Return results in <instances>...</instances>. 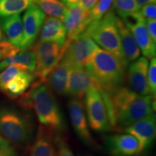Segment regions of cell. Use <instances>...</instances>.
Masks as SVG:
<instances>
[{
  "instance_id": "obj_1",
  "label": "cell",
  "mask_w": 156,
  "mask_h": 156,
  "mask_svg": "<svg viewBox=\"0 0 156 156\" xmlns=\"http://www.w3.org/2000/svg\"><path fill=\"white\" fill-rule=\"evenodd\" d=\"M108 95L112 106L111 124L122 132L155 110V97L139 95L128 87H121Z\"/></svg>"
},
{
  "instance_id": "obj_2",
  "label": "cell",
  "mask_w": 156,
  "mask_h": 156,
  "mask_svg": "<svg viewBox=\"0 0 156 156\" xmlns=\"http://www.w3.org/2000/svg\"><path fill=\"white\" fill-rule=\"evenodd\" d=\"M23 95L21 105L26 108L34 109L42 126L54 133L65 131L66 123L61 108L54 93L45 82H34L28 92Z\"/></svg>"
},
{
  "instance_id": "obj_3",
  "label": "cell",
  "mask_w": 156,
  "mask_h": 156,
  "mask_svg": "<svg viewBox=\"0 0 156 156\" xmlns=\"http://www.w3.org/2000/svg\"><path fill=\"white\" fill-rule=\"evenodd\" d=\"M85 67L97 85L108 94L122 87L126 80V66L113 54L100 48Z\"/></svg>"
},
{
  "instance_id": "obj_4",
  "label": "cell",
  "mask_w": 156,
  "mask_h": 156,
  "mask_svg": "<svg viewBox=\"0 0 156 156\" xmlns=\"http://www.w3.org/2000/svg\"><path fill=\"white\" fill-rule=\"evenodd\" d=\"M117 18L118 17L111 9L100 20L89 25L83 36L90 37L98 46L120 59L127 67L122 54Z\"/></svg>"
},
{
  "instance_id": "obj_5",
  "label": "cell",
  "mask_w": 156,
  "mask_h": 156,
  "mask_svg": "<svg viewBox=\"0 0 156 156\" xmlns=\"http://www.w3.org/2000/svg\"><path fill=\"white\" fill-rule=\"evenodd\" d=\"M34 124L28 115L10 107L0 108V135L11 144L23 145L30 141Z\"/></svg>"
},
{
  "instance_id": "obj_6",
  "label": "cell",
  "mask_w": 156,
  "mask_h": 156,
  "mask_svg": "<svg viewBox=\"0 0 156 156\" xmlns=\"http://www.w3.org/2000/svg\"><path fill=\"white\" fill-rule=\"evenodd\" d=\"M85 110L89 126L97 132L112 130L103 90L97 84L87 89L85 95Z\"/></svg>"
},
{
  "instance_id": "obj_7",
  "label": "cell",
  "mask_w": 156,
  "mask_h": 156,
  "mask_svg": "<svg viewBox=\"0 0 156 156\" xmlns=\"http://www.w3.org/2000/svg\"><path fill=\"white\" fill-rule=\"evenodd\" d=\"M34 46L33 51L36 60L34 73L39 81L45 82L48 74L61 60L65 44L61 46L54 42L38 41Z\"/></svg>"
},
{
  "instance_id": "obj_8",
  "label": "cell",
  "mask_w": 156,
  "mask_h": 156,
  "mask_svg": "<svg viewBox=\"0 0 156 156\" xmlns=\"http://www.w3.org/2000/svg\"><path fill=\"white\" fill-rule=\"evenodd\" d=\"M98 48L99 46L89 36L80 37L73 40L67 39L61 59L69 64L70 67H85Z\"/></svg>"
},
{
  "instance_id": "obj_9",
  "label": "cell",
  "mask_w": 156,
  "mask_h": 156,
  "mask_svg": "<svg viewBox=\"0 0 156 156\" xmlns=\"http://www.w3.org/2000/svg\"><path fill=\"white\" fill-rule=\"evenodd\" d=\"M70 120L80 140L90 147L96 148L98 145L90 132L83 101L72 98L68 103Z\"/></svg>"
},
{
  "instance_id": "obj_10",
  "label": "cell",
  "mask_w": 156,
  "mask_h": 156,
  "mask_svg": "<svg viewBox=\"0 0 156 156\" xmlns=\"http://www.w3.org/2000/svg\"><path fill=\"white\" fill-rule=\"evenodd\" d=\"M123 21L131 31L140 52L143 54L144 57L151 59L155 58L156 54L155 43L153 42L148 34L145 20L140 16L138 12L133 16L124 20Z\"/></svg>"
},
{
  "instance_id": "obj_11",
  "label": "cell",
  "mask_w": 156,
  "mask_h": 156,
  "mask_svg": "<svg viewBox=\"0 0 156 156\" xmlns=\"http://www.w3.org/2000/svg\"><path fill=\"white\" fill-rule=\"evenodd\" d=\"M46 15L34 4L23 15L22 21L23 26V38L20 48L27 50L34 46L38 38Z\"/></svg>"
},
{
  "instance_id": "obj_12",
  "label": "cell",
  "mask_w": 156,
  "mask_h": 156,
  "mask_svg": "<svg viewBox=\"0 0 156 156\" xmlns=\"http://www.w3.org/2000/svg\"><path fill=\"white\" fill-rule=\"evenodd\" d=\"M126 79L129 89L139 95H151L147 81L149 62L145 57H139L128 65Z\"/></svg>"
},
{
  "instance_id": "obj_13",
  "label": "cell",
  "mask_w": 156,
  "mask_h": 156,
  "mask_svg": "<svg viewBox=\"0 0 156 156\" xmlns=\"http://www.w3.org/2000/svg\"><path fill=\"white\" fill-rule=\"evenodd\" d=\"M123 132L129 134L137 140L142 153L153 145L156 135V117L152 114L126 127Z\"/></svg>"
},
{
  "instance_id": "obj_14",
  "label": "cell",
  "mask_w": 156,
  "mask_h": 156,
  "mask_svg": "<svg viewBox=\"0 0 156 156\" xmlns=\"http://www.w3.org/2000/svg\"><path fill=\"white\" fill-rule=\"evenodd\" d=\"M105 145L113 156H140L142 153L137 140L127 133L106 136Z\"/></svg>"
},
{
  "instance_id": "obj_15",
  "label": "cell",
  "mask_w": 156,
  "mask_h": 156,
  "mask_svg": "<svg viewBox=\"0 0 156 156\" xmlns=\"http://www.w3.org/2000/svg\"><path fill=\"white\" fill-rule=\"evenodd\" d=\"M89 15L90 12L82 8L79 5L68 8L62 20L67 32V40L84 36L90 25Z\"/></svg>"
},
{
  "instance_id": "obj_16",
  "label": "cell",
  "mask_w": 156,
  "mask_h": 156,
  "mask_svg": "<svg viewBox=\"0 0 156 156\" xmlns=\"http://www.w3.org/2000/svg\"><path fill=\"white\" fill-rule=\"evenodd\" d=\"M97 84L85 67H70L67 95L83 101L87 89Z\"/></svg>"
},
{
  "instance_id": "obj_17",
  "label": "cell",
  "mask_w": 156,
  "mask_h": 156,
  "mask_svg": "<svg viewBox=\"0 0 156 156\" xmlns=\"http://www.w3.org/2000/svg\"><path fill=\"white\" fill-rule=\"evenodd\" d=\"M54 134L49 129L42 125L39 126L30 156H57Z\"/></svg>"
},
{
  "instance_id": "obj_18",
  "label": "cell",
  "mask_w": 156,
  "mask_h": 156,
  "mask_svg": "<svg viewBox=\"0 0 156 156\" xmlns=\"http://www.w3.org/2000/svg\"><path fill=\"white\" fill-rule=\"evenodd\" d=\"M40 41H49L64 46L67 41V32L62 20L48 17L44 20L39 33Z\"/></svg>"
},
{
  "instance_id": "obj_19",
  "label": "cell",
  "mask_w": 156,
  "mask_h": 156,
  "mask_svg": "<svg viewBox=\"0 0 156 156\" xmlns=\"http://www.w3.org/2000/svg\"><path fill=\"white\" fill-rule=\"evenodd\" d=\"M117 28L119 35L121 46L124 59L127 66L137 59L140 56V50L137 44L125 23L119 17L117 18Z\"/></svg>"
},
{
  "instance_id": "obj_20",
  "label": "cell",
  "mask_w": 156,
  "mask_h": 156,
  "mask_svg": "<svg viewBox=\"0 0 156 156\" xmlns=\"http://www.w3.org/2000/svg\"><path fill=\"white\" fill-rule=\"evenodd\" d=\"M70 66L61 59L51 71L45 83L52 92L58 95H67V82Z\"/></svg>"
},
{
  "instance_id": "obj_21",
  "label": "cell",
  "mask_w": 156,
  "mask_h": 156,
  "mask_svg": "<svg viewBox=\"0 0 156 156\" xmlns=\"http://www.w3.org/2000/svg\"><path fill=\"white\" fill-rule=\"evenodd\" d=\"M0 27L8 41L20 48L23 38V21L20 14L0 17Z\"/></svg>"
},
{
  "instance_id": "obj_22",
  "label": "cell",
  "mask_w": 156,
  "mask_h": 156,
  "mask_svg": "<svg viewBox=\"0 0 156 156\" xmlns=\"http://www.w3.org/2000/svg\"><path fill=\"white\" fill-rule=\"evenodd\" d=\"M36 79L34 73L20 70L7 83L2 93L12 98L20 96L28 90Z\"/></svg>"
},
{
  "instance_id": "obj_23",
  "label": "cell",
  "mask_w": 156,
  "mask_h": 156,
  "mask_svg": "<svg viewBox=\"0 0 156 156\" xmlns=\"http://www.w3.org/2000/svg\"><path fill=\"white\" fill-rule=\"evenodd\" d=\"M11 65L22 67L26 71L34 73L36 69V56L33 50H20L15 55L9 56L0 62V73Z\"/></svg>"
},
{
  "instance_id": "obj_24",
  "label": "cell",
  "mask_w": 156,
  "mask_h": 156,
  "mask_svg": "<svg viewBox=\"0 0 156 156\" xmlns=\"http://www.w3.org/2000/svg\"><path fill=\"white\" fill-rule=\"evenodd\" d=\"M35 5L44 14L63 20L68 7L60 0H35Z\"/></svg>"
},
{
  "instance_id": "obj_25",
  "label": "cell",
  "mask_w": 156,
  "mask_h": 156,
  "mask_svg": "<svg viewBox=\"0 0 156 156\" xmlns=\"http://www.w3.org/2000/svg\"><path fill=\"white\" fill-rule=\"evenodd\" d=\"M34 2L35 0H0V17L20 14Z\"/></svg>"
},
{
  "instance_id": "obj_26",
  "label": "cell",
  "mask_w": 156,
  "mask_h": 156,
  "mask_svg": "<svg viewBox=\"0 0 156 156\" xmlns=\"http://www.w3.org/2000/svg\"><path fill=\"white\" fill-rule=\"evenodd\" d=\"M112 9L117 17L124 20L133 16L140 8L136 0H114Z\"/></svg>"
},
{
  "instance_id": "obj_27",
  "label": "cell",
  "mask_w": 156,
  "mask_h": 156,
  "mask_svg": "<svg viewBox=\"0 0 156 156\" xmlns=\"http://www.w3.org/2000/svg\"><path fill=\"white\" fill-rule=\"evenodd\" d=\"M114 2V0H98L94 7L90 11L89 25L100 20L112 9Z\"/></svg>"
},
{
  "instance_id": "obj_28",
  "label": "cell",
  "mask_w": 156,
  "mask_h": 156,
  "mask_svg": "<svg viewBox=\"0 0 156 156\" xmlns=\"http://www.w3.org/2000/svg\"><path fill=\"white\" fill-rule=\"evenodd\" d=\"M54 142L57 152V156H75L71 148L60 134H54Z\"/></svg>"
},
{
  "instance_id": "obj_29",
  "label": "cell",
  "mask_w": 156,
  "mask_h": 156,
  "mask_svg": "<svg viewBox=\"0 0 156 156\" xmlns=\"http://www.w3.org/2000/svg\"><path fill=\"white\" fill-rule=\"evenodd\" d=\"M147 81L151 95L155 97L156 95V58H151L148 66Z\"/></svg>"
},
{
  "instance_id": "obj_30",
  "label": "cell",
  "mask_w": 156,
  "mask_h": 156,
  "mask_svg": "<svg viewBox=\"0 0 156 156\" xmlns=\"http://www.w3.org/2000/svg\"><path fill=\"white\" fill-rule=\"evenodd\" d=\"M20 51L17 46L10 44L8 41L0 42V62L9 56L15 55Z\"/></svg>"
},
{
  "instance_id": "obj_31",
  "label": "cell",
  "mask_w": 156,
  "mask_h": 156,
  "mask_svg": "<svg viewBox=\"0 0 156 156\" xmlns=\"http://www.w3.org/2000/svg\"><path fill=\"white\" fill-rule=\"evenodd\" d=\"M138 14L145 20L156 19V4L155 2L150 3L140 7Z\"/></svg>"
},
{
  "instance_id": "obj_32",
  "label": "cell",
  "mask_w": 156,
  "mask_h": 156,
  "mask_svg": "<svg viewBox=\"0 0 156 156\" xmlns=\"http://www.w3.org/2000/svg\"><path fill=\"white\" fill-rule=\"evenodd\" d=\"M0 156H17L14 147L10 142L0 135Z\"/></svg>"
},
{
  "instance_id": "obj_33",
  "label": "cell",
  "mask_w": 156,
  "mask_h": 156,
  "mask_svg": "<svg viewBox=\"0 0 156 156\" xmlns=\"http://www.w3.org/2000/svg\"><path fill=\"white\" fill-rule=\"evenodd\" d=\"M145 25L150 36L156 44V20H145Z\"/></svg>"
},
{
  "instance_id": "obj_34",
  "label": "cell",
  "mask_w": 156,
  "mask_h": 156,
  "mask_svg": "<svg viewBox=\"0 0 156 156\" xmlns=\"http://www.w3.org/2000/svg\"><path fill=\"white\" fill-rule=\"evenodd\" d=\"M98 0H79V5L87 11H90Z\"/></svg>"
},
{
  "instance_id": "obj_35",
  "label": "cell",
  "mask_w": 156,
  "mask_h": 156,
  "mask_svg": "<svg viewBox=\"0 0 156 156\" xmlns=\"http://www.w3.org/2000/svg\"><path fill=\"white\" fill-rule=\"evenodd\" d=\"M61 2L67 6L68 8L79 5V0H61Z\"/></svg>"
},
{
  "instance_id": "obj_36",
  "label": "cell",
  "mask_w": 156,
  "mask_h": 156,
  "mask_svg": "<svg viewBox=\"0 0 156 156\" xmlns=\"http://www.w3.org/2000/svg\"><path fill=\"white\" fill-rule=\"evenodd\" d=\"M136 3H137L139 8H140V7H142V6L147 5V4L155 2L156 0H136Z\"/></svg>"
},
{
  "instance_id": "obj_37",
  "label": "cell",
  "mask_w": 156,
  "mask_h": 156,
  "mask_svg": "<svg viewBox=\"0 0 156 156\" xmlns=\"http://www.w3.org/2000/svg\"><path fill=\"white\" fill-rule=\"evenodd\" d=\"M5 41H7V38H6L5 34H3L2 30L1 27H0V42Z\"/></svg>"
}]
</instances>
